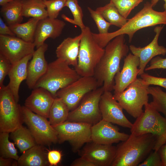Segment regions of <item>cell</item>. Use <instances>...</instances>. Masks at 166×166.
I'll return each mask as SVG.
<instances>
[{"label":"cell","instance_id":"obj_1","mask_svg":"<svg viewBox=\"0 0 166 166\" xmlns=\"http://www.w3.org/2000/svg\"><path fill=\"white\" fill-rule=\"evenodd\" d=\"M129 47L125 43L124 35L118 36L105 47L104 54L95 69L93 77L99 87L104 91L113 90L114 77L120 71L122 59L126 57Z\"/></svg>","mask_w":166,"mask_h":166},{"label":"cell","instance_id":"obj_2","mask_svg":"<svg viewBox=\"0 0 166 166\" xmlns=\"http://www.w3.org/2000/svg\"><path fill=\"white\" fill-rule=\"evenodd\" d=\"M152 7L151 3L147 2L140 11L131 18L128 19L127 23L122 27L104 34L92 33L94 39L101 47L105 48L110 41L118 36L128 35L129 42H130L134 34L138 30L158 25H166V11H157Z\"/></svg>","mask_w":166,"mask_h":166},{"label":"cell","instance_id":"obj_3","mask_svg":"<svg viewBox=\"0 0 166 166\" xmlns=\"http://www.w3.org/2000/svg\"><path fill=\"white\" fill-rule=\"evenodd\" d=\"M156 142L155 136L151 133H131L116 147V155L111 166H138L153 150Z\"/></svg>","mask_w":166,"mask_h":166},{"label":"cell","instance_id":"obj_4","mask_svg":"<svg viewBox=\"0 0 166 166\" xmlns=\"http://www.w3.org/2000/svg\"><path fill=\"white\" fill-rule=\"evenodd\" d=\"M144 107L143 113L132 123L130 132L135 135L152 134L156 140L153 150L158 151L166 143V117L160 114L151 102Z\"/></svg>","mask_w":166,"mask_h":166},{"label":"cell","instance_id":"obj_5","mask_svg":"<svg viewBox=\"0 0 166 166\" xmlns=\"http://www.w3.org/2000/svg\"><path fill=\"white\" fill-rule=\"evenodd\" d=\"M81 77L65 61L57 58L48 64L46 72L38 81L34 88H44L55 97L58 90Z\"/></svg>","mask_w":166,"mask_h":166},{"label":"cell","instance_id":"obj_6","mask_svg":"<svg viewBox=\"0 0 166 166\" xmlns=\"http://www.w3.org/2000/svg\"><path fill=\"white\" fill-rule=\"evenodd\" d=\"M81 31L77 65L74 69L81 77L93 76L105 48L95 40L89 27L86 26Z\"/></svg>","mask_w":166,"mask_h":166},{"label":"cell","instance_id":"obj_7","mask_svg":"<svg viewBox=\"0 0 166 166\" xmlns=\"http://www.w3.org/2000/svg\"><path fill=\"white\" fill-rule=\"evenodd\" d=\"M149 86L141 78H137L124 91L113 95L123 109L136 118L143 113V107L148 103Z\"/></svg>","mask_w":166,"mask_h":166},{"label":"cell","instance_id":"obj_8","mask_svg":"<svg viewBox=\"0 0 166 166\" xmlns=\"http://www.w3.org/2000/svg\"><path fill=\"white\" fill-rule=\"evenodd\" d=\"M21 106L7 85L0 87V132L11 133L23 123Z\"/></svg>","mask_w":166,"mask_h":166},{"label":"cell","instance_id":"obj_9","mask_svg":"<svg viewBox=\"0 0 166 166\" xmlns=\"http://www.w3.org/2000/svg\"><path fill=\"white\" fill-rule=\"evenodd\" d=\"M104 91L102 86L87 94L78 105L69 111L67 121L85 123L92 125L101 120L99 102Z\"/></svg>","mask_w":166,"mask_h":166},{"label":"cell","instance_id":"obj_10","mask_svg":"<svg viewBox=\"0 0 166 166\" xmlns=\"http://www.w3.org/2000/svg\"><path fill=\"white\" fill-rule=\"evenodd\" d=\"M23 121L37 144L49 146L58 143L57 133L47 118L38 114L25 106H22Z\"/></svg>","mask_w":166,"mask_h":166},{"label":"cell","instance_id":"obj_11","mask_svg":"<svg viewBox=\"0 0 166 166\" xmlns=\"http://www.w3.org/2000/svg\"><path fill=\"white\" fill-rule=\"evenodd\" d=\"M92 125L85 123L66 121L61 124L52 126L57 133L58 143L61 144L68 141L73 151L76 153L85 143L92 141Z\"/></svg>","mask_w":166,"mask_h":166},{"label":"cell","instance_id":"obj_12","mask_svg":"<svg viewBox=\"0 0 166 166\" xmlns=\"http://www.w3.org/2000/svg\"><path fill=\"white\" fill-rule=\"evenodd\" d=\"M99 87L98 82L93 76L81 77L58 90L56 96L63 100L70 111L78 105L87 94Z\"/></svg>","mask_w":166,"mask_h":166},{"label":"cell","instance_id":"obj_13","mask_svg":"<svg viewBox=\"0 0 166 166\" xmlns=\"http://www.w3.org/2000/svg\"><path fill=\"white\" fill-rule=\"evenodd\" d=\"M35 47L34 43L27 42L15 36L0 35V54L12 65L33 54Z\"/></svg>","mask_w":166,"mask_h":166},{"label":"cell","instance_id":"obj_14","mask_svg":"<svg viewBox=\"0 0 166 166\" xmlns=\"http://www.w3.org/2000/svg\"><path fill=\"white\" fill-rule=\"evenodd\" d=\"M102 119L122 127L130 129L132 123L124 115L122 107L111 91H104L99 102Z\"/></svg>","mask_w":166,"mask_h":166},{"label":"cell","instance_id":"obj_15","mask_svg":"<svg viewBox=\"0 0 166 166\" xmlns=\"http://www.w3.org/2000/svg\"><path fill=\"white\" fill-rule=\"evenodd\" d=\"M117 147L112 144L86 143L78 152L80 156L89 160L95 166H111L116 155Z\"/></svg>","mask_w":166,"mask_h":166},{"label":"cell","instance_id":"obj_16","mask_svg":"<svg viewBox=\"0 0 166 166\" xmlns=\"http://www.w3.org/2000/svg\"><path fill=\"white\" fill-rule=\"evenodd\" d=\"M113 124L102 119L91 127L92 142L101 144L111 145L126 140L129 135L119 131Z\"/></svg>","mask_w":166,"mask_h":166},{"label":"cell","instance_id":"obj_17","mask_svg":"<svg viewBox=\"0 0 166 166\" xmlns=\"http://www.w3.org/2000/svg\"><path fill=\"white\" fill-rule=\"evenodd\" d=\"M164 26H157L154 29V37L148 45L143 47H137L133 45L129 46L132 53L137 57L140 60L138 75L144 73L145 69L148 63L155 57L166 54V48L158 44V40Z\"/></svg>","mask_w":166,"mask_h":166},{"label":"cell","instance_id":"obj_18","mask_svg":"<svg viewBox=\"0 0 166 166\" xmlns=\"http://www.w3.org/2000/svg\"><path fill=\"white\" fill-rule=\"evenodd\" d=\"M140 60L137 56L129 53L124 59L123 67L114 77V94H118L125 90L137 78L139 73Z\"/></svg>","mask_w":166,"mask_h":166},{"label":"cell","instance_id":"obj_19","mask_svg":"<svg viewBox=\"0 0 166 166\" xmlns=\"http://www.w3.org/2000/svg\"><path fill=\"white\" fill-rule=\"evenodd\" d=\"M48 45L44 43L35 50L27 66L26 83L29 89H34L40 78L45 73L48 67L45 53Z\"/></svg>","mask_w":166,"mask_h":166},{"label":"cell","instance_id":"obj_20","mask_svg":"<svg viewBox=\"0 0 166 166\" xmlns=\"http://www.w3.org/2000/svg\"><path fill=\"white\" fill-rule=\"evenodd\" d=\"M33 89L26 100L25 106L33 112L48 118L49 111L55 97L44 88L38 87Z\"/></svg>","mask_w":166,"mask_h":166},{"label":"cell","instance_id":"obj_21","mask_svg":"<svg viewBox=\"0 0 166 166\" xmlns=\"http://www.w3.org/2000/svg\"><path fill=\"white\" fill-rule=\"evenodd\" d=\"M65 25V22L57 18L48 17L38 22L35 34L34 43L38 48L49 38L55 39L61 34Z\"/></svg>","mask_w":166,"mask_h":166},{"label":"cell","instance_id":"obj_22","mask_svg":"<svg viewBox=\"0 0 166 166\" xmlns=\"http://www.w3.org/2000/svg\"><path fill=\"white\" fill-rule=\"evenodd\" d=\"M33 54L28 55L18 62L12 65L8 75L10 81L7 86L17 102L19 98V87L22 81L27 79L28 65L32 57Z\"/></svg>","mask_w":166,"mask_h":166},{"label":"cell","instance_id":"obj_23","mask_svg":"<svg viewBox=\"0 0 166 166\" xmlns=\"http://www.w3.org/2000/svg\"><path fill=\"white\" fill-rule=\"evenodd\" d=\"M81 37V34L74 38L65 39L56 48L55 52L57 58L64 61L69 65L76 67Z\"/></svg>","mask_w":166,"mask_h":166},{"label":"cell","instance_id":"obj_24","mask_svg":"<svg viewBox=\"0 0 166 166\" xmlns=\"http://www.w3.org/2000/svg\"><path fill=\"white\" fill-rule=\"evenodd\" d=\"M45 148L37 144L26 151L17 160L18 166H46L49 164Z\"/></svg>","mask_w":166,"mask_h":166},{"label":"cell","instance_id":"obj_25","mask_svg":"<svg viewBox=\"0 0 166 166\" xmlns=\"http://www.w3.org/2000/svg\"><path fill=\"white\" fill-rule=\"evenodd\" d=\"M10 137L21 153L37 144L28 128L22 125L11 132Z\"/></svg>","mask_w":166,"mask_h":166},{"label":"cell","instance_id":"obj_26","mask_svg":"<svg viewBox=\"0 0 166 166\" xmlns=\"http://www.w3.org/2000/svg\"><path fill=\"white\" fill-rule=\"evenodd\" d=\"M39 20L32 18L26 22L9 26L17 37L27 42L34 43L37 26Z\"/></svg>","mask_w":166,"mask_h":166},{"label":"cell","instance_id":"obj_27","mask_svg":"<svg viewBox=\"0 0 166 166\" xmlns=\"http://www.w3.org/2000/svg\"><path fill=\"white\" fill-rule=\"evenodd\" d=\"M43 0H22L23 17L42 20L48 17Z\"/></svg>","mask_w":166,"mask_h":166},{"label":"cell","instance_id":"obj_28","mask_svg":"<svg viewBox=\"0 0 166 166\" xmlns=\"http://www.w3.org/2000/svg\"><path fill=\"white\" fill-rule=\"evenodd\" d=\"M0 12L9 26L21 23L23 19L22 0H13L1 6Z\"/></svg>","mask_w":166,"mask_h":166},{"label":"cell","instance_id":"obj_29","mask_svg":"<svg viewBox=\"0 0 166 166\" xmlns=\"http://www.w3.org/2000/svg\"><path fill=\"white\" fill-rule=\"evenodd\" d=\"M69 111L63 100L56 97L49 111V121L52 125L61 124L67 120Z\"/></svg>","mask_w":166,"mask_h":166},{"label":"cell","instance_id":"obj_30","mask_svg":"<svg viewBox=\"0 0 166 166\" xmlns=\"http://www.w3.org/2000/svg\"><path fill=\"white\" fill-rule=\"evenodd\" d=\"M96 11L111 24L120 28L127 23L128 19L122 16L113 4L111 1L105 6L97 8Z\"/></svg>","mask_w":166,"mask_h":166},{"label":"cell","instance_id":"obj_31","mask_svg":"<svg viewBox=\"0 0 166 166\" xmlns=\"http://www.w3.org/2000/svg\"><path fill=\"white\" fill-rule=\"evenodd\" d=\"M65 6L69 9L73 15V19L70 18L64 14L61 15L62 18L66 21L78 26L81 30L85 28L86 26L83 22V11L77 0H66Z\"/></svg>","mask_w":166,"mask_h":166},{"label":"cell","instance_id":"obj_32","mask_svg":"<svg viewBox=\"0 0 166 166\" xmlns=\"http://www.w3.org/2000/svg\"><path fill=\"white\" fill-rule=\"evenodd\" d=\"M9 133L0 132V156L4 158H12L17 160L19 157L18 154L17 149L14 146L15 144L9 140Z\"/></svg>","mask_w":166,"mask_h":166},{"label":"cell","instance_id":"obj_33","mask_svg":"<svg viewBox=\"0 0 166 166\" xmlns=\"http://www.w3.org/2000/svg\"><path fill=\"white\" fill-rule=\"evenodd\" d=\"M148 91L152 98L151 102L156 109L166 117V92L159 86H149Z\"/></svg>","mask_w":166,"mask_h":166},{"label":"cell","instance_id":"obj_34","mask_svg":"<svg viewBox=\"0 0 166 166\" xmlns=\"http://www.w3.org/2000/svg\"><path fill=\"white\" fill-rule=\"evenodd\" d=\"M143 0H110L120 14L127 18L131 11Z\"/></svg>","mask_w":166,"mask_h":166},{"label":"cell","instance_id":"obj_35","mask_svg":"<svg viewBox=\"0 0 166 166\" xmlns=\"http://www.w3.org/2000/svg\"><path fill=\"white\" fill-rule=\"evenodd\" d=\"M47 12L48 17L56 19L60 11L65 6L66 0H44Z\"/></svg>","mask_w":166,"mask_h":166},{"label":"cell","instance_id":"obj_36","mask_svg":"<svg viewBox=\"0 0 166 166\" xmlns=\"http://www.w3.org/2000/svg\"><path fill=\"white\" fill-rule=\"evenodd\" d=\"M88 10L93 20L97 27L99 34H104L108 33V30L110 26L112 25L107 21L104 17L96 10H94L88 7Z\"/></svg>","mask_w":166,"mask_h":166},{"label":"cell","instance_id":"obj_37","mask_svg":"<svg viewBox=\"0 0 166 166\" xmlns=\"http://www.w3.org/2000/svg\"><path fill=\"white\" fill-rule=\"evenodd\" d=\"M145 83L149 85H154L161 87L166 90V78L154 76L144 73L140 75Z\"/></svg>","mask_w":166,"mask_h":166},{"label":"cell","instance_id":"obj_38","mask_svg":"<svg viewBox=\"0 0 166 166\" xmlns=\"http://www.w3.org/2000/svg\"><path fill=\"white\" fill-rule=\"evenodd\" d=\"M139 166H162L161 159L158 151L152 150Z\"/></svg>","mask_w":166,"mask_h":166},{"label":"cell","instance_id":"obj_39","mask_svg":"<svg viewBox=\"0 0 166 166\" xmlns=\"http://www.w3.org/2000/svg\"><path fill=\"white\" fill-rule=\"evenodd\" d=\"M12 64L5 57L0 54V87L3 86L5 77L8 75Z\"/></svg>","mask_w":166,"mask_h":166},{"label":"cell","instance_id":"obj_40","mask_svg":"<svg viewBox=\"0 0 166 166\" xmlns=\"http://www.w3.org/2000/svg\"><path fill=\"white\" fill-rule=\"evenodd\" d=\"M156 69H166V58L158 56L155 57L150 61L149 65L145 68V71Z\"/></svg>","mask_w":166,"mask_h":166},{"label":"cell","instance_id":"obj_41","mask_svg":"<svg viewBox=\"0 0 166 166\" xmlns=\"http://www.w3.org/2000/svg\"><path fill=\"white\" fill-rule=\"evenodd\" d=\"M62 157L61 152L58 150H52L48 151L47 158L50 166H57L60 162Z\"/></svg>","mask_w":166,"mask_h":166},{"label":"cell","instance_id":"obj_42","mask_svg":"<svg viewBox=\"0 0 166 166\" xmlns=\"http://www.w3.org/2000/svg\"><path fill=\"white\" fill-rule=\"evenodd\" d=\"M71 166H95L94 164L86 158L81 156L74 160Z\"/></svg>","mask_w":166,"mask_h":166},{"label":"cell","instance_id":"obj_43","mask_svg":"<svg viewBox=\"0 0 166 166\" xmlns=\"http://www.w3.org/2000/svg\"><path fill=\"white\" fill-rule=\"evenodd\" d=\"M0 35L15 36V35L11 30L9 26H7L1 17L0 18Z\"/></svg>","mask_w":166,"mask_h":166},{"label":"cell","instance_id":"obj_44","mask_svg":"<svg viewBox=\"0 0 166 166\" xmlns=\"http://www.w3.org/2000/svg\"><path fill=\"white\" fill-rule=\"evenodd\" d=\"M0 166H18L17 160L13 159L0 157Z\"/></svg>","mask_w":166,"mask_h":166},{"label":"cell","instance_id":"obj_45","mask_svg":"<svg viewBox=\"0 0 166 166\" xmlns=\"http://www.w3.org/2000/svg\"><path fill=\"white\" fill-rule=\"evenodd\" d=\"M158 152L161 159L162 166H166V143L160 147Z\"/></svg>","mask_w":166,"mask_h":166},{"label":"cell","instance_id":"obj_46","mask_svg":"<svg viewBox=\"0 0 166 166\" xmlns=\"http://www.w3.org/2000/svg\"><path fill=\"white\" fill-rule=\"evenodd\" d=\"M160 0H151V3L153 7L155 6ZM164 3L163 5L164 11H166V0H164Z\"/></svg>","mask_w":166,"mask_h":166},{"label":"cell","instance_id":"obj_47","mask_svg":"<svg viewBox=\"0 0 166 166\" xmlns=\"http://www.w3.org/2000/svg\"><path fill=\"white\" fill-rule=\"evenodd\" d=\"M13 0H0V5L2 6L8 3L11 2Z\"/></svg>","mask_w":166,"mask_h":166},{"label":"cell","instance_id":"obj_48","mask_svg":"<svg viewBox=\"0 0 166 166\" xmlns=\"http://www.w3.org/2000/svg\"></svg>","mask_w":166,"mask_h":166}]
</instances>
